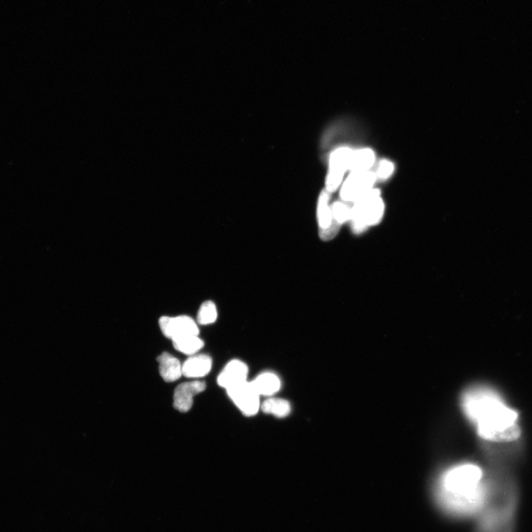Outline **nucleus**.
I'll use <instances>...</instances> for the list:
<instances>
[{
	"mask_svg": "<svg viewBox=\"0 0 532 532\" xmlns=\"http://www.w3.org/2000/svg\"><path fill=\"white\" fill-rule=\"evenodd\" d=\"M251 382L260 396H266L268 398L277 394L281 388L279 378L276 374L270 372L258 375Z\"/></svg>",
	"mask_w": 532,
	"mask_h": 532,
	"instance_id": "nucleus-14",
	"label": "nucleus"
},
{
	"mask_svg": "<svg viewBox=\"0 0 532 532\" xmlns=\"http://www.w3.org/2000/svg\"><path fill=\"white\" fill-rule=\"evenodd\" d=\"M352 152L348 148H340L331 153L326 181V190L330 194L341 187L344 177L350 169Z\"/></svg>",
	"mask_w": 532,
	"mask_h": 532,
	"instance_id": "nucleus-6",
	"label": "nucleus"
},
{
	"mask_svg": "<svg viewBox=\"0 0 532 532\" xmlns=\"http://www.w3.org/2000/svg\"><path fill=\"white\" fill-rule=\"evenodd\" d=\"M462 405L482 439L502 443L520 437L517 413L508 408L495 391L481 386L469 388L462 395Z\"/></svg>",
	"mask_w": 532,
	"mask_h": 532,
	"instance_id": "nucleus-2",
	"label": "nucleus"
},
{
	"mask_svg": "<svg viewBox=\"0 0 532 532\" xmlns=\"http://www.w3.org/2000/svg\"><path fill=\"white\" fill-rule=\"evenodd\" d=\"M176 351L193 356L199 352L204 346V341L198 335L187 336L173 341Z\"/></svg>",
	"mask_w": 532,
	"mask_h": 532,
	"instance_id": "nucleus-18",
	"label": "nucleus"
},
{
	"mask_svg": "<svg viewBox=\"0 0 532 532\" xmlns=\"http://www.w3.org/2000/svg\"><path fill=\"white\" fill-rule=\"evenodd\" d=\"M160 328L166 337L172 341L187 336L199 335L197 323L190 317H162L159 319Z\"/></svg>",
	"mask_w": 532,
	"mask_h": 532,
	"instance_id": "nucleus-8",
	"label": "nucleus"
},
{
	"mask_svg": "<svg viewBox=\"0 0 532 532\" xmlns=\"http://www.w3.org/2000/svg\"><path fill=\"white\" fill-rule=\"evenodd\" d=\"M260 410L266 414L275 416L279 419H284L290 414L291 406L287 400L271 396L262 403Z\"/></svg>",
	"mask_w": 532,
	"mask_h": 532,
	"instance_id": "nucleus-17",
	"label": "nucleus"
},
{
	"mask_svg": "<svg viewBox=\"0 0 532 532\" xmlns=\"http://www.w3.org/2000/svg\"><path fill=\"white\" fill-rule=\"evenodd\" d=\"M375 161V155L369 148H364L353 150L351 162L350 172H362L371 170Z\"/></svg>",
	"mask_w": 532,
	"mask_h": 532,
	"instance_id": "nucleus-16",
	"label": "nucleus"
},
{
	"mask_svg": "<svg viewBox=\"0 0 532 532\" xmlns=\"http://www.w3.org/2000/svg\"><path fill=\"white\" fill-rule=\"evenodd\" d=\"M377 176L371 170L351 172L340 188V197L345 203H355L373 189Z\"/></svg>",
	"mask_w": 532,
	"mask_h": 532,
	"instance_id": "nucleus-5",
	"label": "nucleus"
},
{
	"mask_svg": "<svg viewBox=\"0 0 532 532\" xmlns=\"http://www.w3.org/2000/svg\"><path fill=\"white\" fill-rule=\"evenodd\" d=\"M228 397L244 415L248 417L257 414L262 406L260 395L255 391L251 382L246 381L226 391Z\"/></svg>",
	"mask_w": 532,
	"mask_h": 532,
	"instance_id": "nucleus-7",
	"label": "nucleus"
},
{
	"mask_svg": "<svg viewBox=\"0 0 532 532\" xmlns=\"http://www.w3.org/2000/svg\"><path fill=\"white\" fill-rule=\"evenodd\" d=\"M333 224L324 241L328 242L335 237L342 225L350 221L351 208L343 201H337L331 205Z\"/></svg>",
	"mask_w": 532,
	"mask_h": 532,
	"instance_id": "nucleus-15",
	"label": "nucleus"
},
{
	"mask_svg": "<svg viewBox=\"0 0 532 532\" xmlns=\"http://www.w3.org/2000/svg\"><path fill=\"white\" fill-rule=\"evenodd\" d=\"M329 201L330 193L326 190L322 191L317 202V217L319 236L323 241L330 231L333 224L331 205Z\"/></svg>",
	"mask_w": 532,
	"mask_h": 532,
	"instance_id": "nucleus-12",
	"label": "nucleus"
},
{
	"mask_svg": "<svg viewBox=\"0 0 532 532\" xmlns=\"http://www.w3.org/2000/svg\"><path fill=\"white\" fill-rule=\"evenodd\" d=\"M488 496V481H485L482 469L472 464L449 469L435 489L437 504L446 513L457 518L479 516Z\"/></svg>",
	"mask_w": 532,
	"mask_h": 532,
	"instance_id": "nucleus-1",
	"label": "nucleus"
},
{
	"mask_svg": "<svg viewBox=\"0 0 532 532\" xmlns=\"http://www.w3.org/2000/svg\"><path fill=\"white\" fill-rule=\"evenodd\" d=\"M248 368L246 363L235 359L229 362L219 374L217 384L226 391L248 381Z\"/></svg>",
	"mask_w": 532,
	"mask_h": 532,
	"instance_id": "nucleus-10",
	"label": "nucleus"
},
{
	"mask_svg": "<svg viewBox=\"0 0 532 532\" xmlns=\"http://www.w3.org/2000/svg\"><path fill=\"white\" fill-rule=\"evenodd\" d=\"M206 388V383L202 381L188 382L177 386L173 397L175 409L181 413L190 411L195 396L204 392Z\"/></svg>",
	"mask_w": 532,
	"mask_h": 532,
	"instance_id": "nucleus-9",
	"label": "nucleus"
},
{
	"mask_svg": "<svg viewBox=\"0 0 532 532\" xmlns=\"http://www.w3.org/2000/svg\"><path fill=\"white\" fill-rule=\"evenodd\" d=\"M488 484L487 502L475 532H514L518 505L515 485L504 477L489 479Z\"/></svg>",
	"mask_w": 532,
	"mask_h": 532,
	"instance_id": "nucleus-3",
	"label": "nucleus"
},
{
	"mask_svg": "<svg viewBox=\"0 0 532 532\" xmlns=\"http://www.w3.org/2000/svg\"><path fill=\"white\" fill-rule=\"evenodd\" d=\"M395 171L394 164L388 160H382L374 172L377 179L380 180H387L393 174Z\"/></svg>",
	"mask_w": 532,
	"mask_h": 532,
	"instance_id": "nucleus-20",
	"label": "nucleus"
},
{
	"mask_svg": "<svg viewBox=\"0 0 532 532\" xmlns=\"http://www.w3.org/2000/svg\"><path fill=\"white\" fill-rule=\"evenodd\" d=\"M384 212V204L380 191L371 190L353 203L350 219L353 232L360 234L369 226L379 224Z\"/></svg>",
	"mask_w": 532,
	"mask_h": 532,
	"instance_id": "nucleus-4",
	"label": "nucleus"
},
{
	"mask_svg": "<svg viewBox=\"0 0 532 532\" xmlns=\"http://www.w3.org/2000/svg\"><path fill=\"white\" fill-rule=\"evenodd\" d=\"M157 360L159 364L160 374L165 382H173L182 377V364L173 355L166 352L163 353Z\"/></svg>",
	"mask_w": 532,
	"mask_h": 532,
	"instance_id": "nucleus-13",
	"label": "nucleus"
},
{
	"mask_svg": "<svg viewBox=\"0 0 532 532\" xmlns=\"http://www.w3.org/2000/svg\"><path fill=\"white\" fill-rule=\"evenodd\" d=\"M212 368L213 359L210 357L205 354H195L182 364V373L185 377L198 379L206 377Z\"/></svg>",
	"mask_w": 532,
	"mask_h": 532,
	"instance_id": "nucleus-11",
	"label": "nucleus"
},
{
	"mask_svg": "<svg viewBox=\"0 0 532 532\" xmlns=\"http://www.w3.org/2000/svg\"><path fill=\"white\" fill-rule=\"evenodd\" d=\"M217 317L218 313L215 302L206 301L198 310L197 322L199 325L208 326L213 324L217 321Z\"/></svg>",
	"mask_w": 532,
	"mask_h": 532,
	"instance_id": "nucleus-19",
	"label": "nucleus"
}]
</instances>
